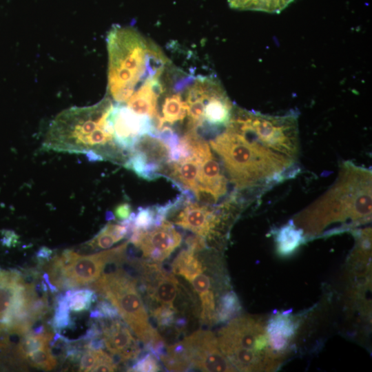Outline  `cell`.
I'll return each instance as SVG.
<instances>
[{"mask_svg":"<svg viewBox=\"0 0 372 372\" xmlns=\"http://www.w3.org/2000/svg\"><path fill=\"white\" fill-rule=\"evenodd\" d=\"M371 171L346 161L334 183L300 212L293 223L305 239L369 223L371 218Z\"/></svg>","mask_w":372,"mask_h":372,"instance_id":"cell-1","label":"cell"},{"mask_svg":"<svg viewBox=\"0 0 372 372\" xmlns=\"http://www.w3.org/2000/svg\"><path fill=\"white\" fill-rule=\"evenodd\" d=\"M114 104L105 97L87 107H72L51 122L43 148L59 152L85 154L94 151L104 160L123 164L127 158L114 142L110 114Z\"/></svg>","mask_w":372,"mask_h":372,"instance_id":"cell-2","label":"cell"},{"mask_svg":"<svg viewBox=\"0 0 372 372\" xmlns=\"http://www.w3.org/2000/svg\"><path fill=\"white\" fill-rule=\"evenodd\" d=\"M237 191L265 187L291 175L296 164L229 124L209 142Z\"/></svg>","mask_w":372,"mask_h":372,"instance_id":"cell-3","label":"cell"},{"mask_svg":"<svg viewBox=\"0 0 372 372\" xmlns=\"http://www.w3.org/2000/svg\"><path fill=\"white\" fill-rule=\"evenodd\" d=\"M108 93L126 103L147 81L160 76L169 61L152 41L131 27L114 25L107 37Z\"/></svg>","mask_w":372,"mask_h":372,"instance_id":"cell-4","label":"cell"},{"mask_svg":"<svg viewBox=\"0 0 372 372\" xmlns=\"http://www.w3.org/2000/svg\"><path fill=\"white\" fill-rule=\"evenodd\" d=\"M267 320L238 315L219 330V347L236 371H272L282 363L271 347Z\"/></svg>","mask_w":372,"mask_h":372,"instance_id":"cell-5","label":"cell"},{"mask_svg":"<svg viewBox=\"0 0 372 372\" xmlns=\"http://www.w3.org/2000/svg\"><path fill=\"white\" fill-rule=\"evenodd\" d=\"M117 266L89 285L116 307L121 317L143 343L145 351L157 353L166 344L149 322L137 279L121 266Z\"/></svg>","mask_w":372,"mask_h":372,"instance_id":"cell-6","label":"cell"},{"mask_svg":"<svg viewBox=\"0 0 372 372\" xmlns=\"http://www.w3.org/2000/svg\"><path fill=\"white\" fill-rule=\"evenodd\" d=\"M229 125L265 147L297 161L299 150L298 114H262L234 106Z\"/></svg>","mask_w":372,"mask_h":372,"instance_id":"cell-7","label":"cell"},{"mask_svg":"<svg viewBox=\"0 0 372 372\" xmlns=\"http://www.w3.org/2000/svg\"><path fill=\"white\" fill-rule=\"evenodd\" d=\"M189 198H185L171 211L176 213L173 216V223L205 238L218 235V230L229 218L233 204L227 200L220 205L212 207L191 202Z\"/></svg>","mask_w":372,"mask_h":372,"instance_id":"cell-8","label":"cell"},{"mask_svg":"<svg viewBox=\"0 0 372 372\" xmlns=\"http://www.w3.org/2000/svg\"><path fill=\"white\" fill-rule=\"evenodd\" d=\"M129 240L114 248L90 255H79L65 249L60 255L66 277L74 288L89 285L96 280L108 264L121 265L126 258Z\"/></svg>","mask_w":372,"mask_h":372,"instance_id":"cell-9","label":"cell"},{"mask_svg":"<svg viewBox=\"0 0 372 372\" xmlns=\"http://www.w3.org/2000/svg\"><path fill=\"white\" fill-rule=\"evenodd\" d=\"M31 290L17 270L0 269V322L11 333L15 325L32 321L28 304Z\"/></svg>","mask_w":372,"mask_h":372,"instance_id":"cell-10","label":"cell"},{"mask_svg":"<svg viewBox=\"0 0 372 372\" xmlns=\"http://www.w3.org/2000/svg\"><path fill=\"white\" fill-rule=\"evenodd\" d=\"M192 369L203 371H236L222 353L214 333L198 329L181 340Z\"/></svg>","mask_w":372,"mask_h":372,"instance_id":"cell-11","label":"cell"},{"mask_svg":"<svg viewBox=\"0 0 372 372\" xmlns=\"http://www.w3.org/2000/svg\"><path fill=\"white\" fill-rule=\"evenodd\" d=\"M128 238L130 243L139 249L143 257L158 263L168 258L182 241L180 234L167 220L146 231L132 229Z\"/></svg>","mask_w":372,"mask_h":372,"instance_id":"cell-12","label":"cell"},{"mask_svg":"<svg viewBox=\"0 0 372 372\" xmlns=\"http://www.w3.org/2000/svg\"><path fill=\"white\" fill-rule=\"evenodd\" d=\"M116 144L130 154L136 141L144 135H156L152 118L136 114L124 103H116L110 114Z\"/></svg>","mask_w":372,"mask_h":372,"instance_id":"cell-13","label":"cell"},{"mask_svg":"<svg viewBox=\"0 0 372 372\" xmlns=\"http://www.w3.org/2000/svg\"><path fill=\"white\" fill-rule=\"evenodd\" d=\"M105 346L116 359L117 364L136 360L141 353V349L133 336L127 324L120 318L99 319Z\"/></svg>","mask_w":372,"mask_h":372,"instance_id":"cell-14","label":"cell"},{"mask_svg":"<svg viewBox=\"0 0 372 372\" xmlns=\"http://www.w3.org/2000/svg\"><path fill=\"white\" fill-rule=\"evenodd\" d=\"M299 326L298 318L286 313H275L267 317V329L271 347L283 362L292 349Z\"/></svg>","mask_w":372,"mask_h":372,"instance_id":"cell-15","label":"cell"},{"mask_svg":"<svg viewBox=\"0 0 372 372\" xmlns=\"http://www.w3.org/2000/svg\"><path fill=\"white\" fill-rule=\"evenodd\" d=\"M162 74L143 84L126 102L136 114L148 116L153 121L158 116V98L163 90Z\"/></svg>","mask_w":372,"mask_h":372,"instance_id":"cell-16","label":"cell"},{"mask_svg":"<svg viewBox=\"0 0 372 372\" xmlns=\"http://www.w3.org/2000/svg\"><path fill=\"white\" fill-rule=\"evenodd\" d=\"M163 94L165 96L162 104V116H158L154 121L156 132L163 126L173 125L177 122L183 121L187 116V105L177 83H174L172 91L169 92L163 79Z\"/></svg>","mask_w":372,"mask_h":372,"instance_id":"cell-17","label":"cell"},{"mask_svg":"<svg viewBox=\"0 0 372 372\" xmlns=\"http://www.w3.org/2000/svg\"><path fill=\"white\" fill-rule=\"evenodd\" d=\"M191 283L200 300L202 322L207 325L217 324L216 314L219 300L216 298L222 296H219V292L214 291L211 277L203 272L196 276Z\"/></svg>","mask_w":372,"mask_h":372,"instance_id":"cell-18","label":"cell"},{"mask_svg":"<svg viewBox=\"0 0 372 372\" xmlns=\"http://www.w3.org/2000/svg\"><path fill=\"white\" fill-rule=\"evenodd\" d=\"M198 185L213 192L219 198L227 191V179L218 161L211 151L200 160L198 172Z\"/></svg>","mask_w":372,"mask_h":372,"instance_id":"cell-19","label":"cell"},{"mask_svg":"<svg viewBox=\"0 0 372 372\" xmlns=\"http://www.w3.org/2000/svg\"><path fill=\"white\" fill-rule=\"evenodd\" d=\"M167 175L181 189L193 191L198 185L200 161L189 156L176 162L169 163Z\"/></svg>","mask_w":372,"mask_h":372,"instance_id":"cell-20","label":"cell"},{"mask_svg":"<svg viewBox=\"0 0 372 372\" xmlns=\"http://www.w3.org/2000/svg\"><path fill=\"white\" fill-rule=\"evenodd\" d=\"M171 267L174 274L181 276L189 282L205 269L196 252L188 249H183L177 255Z\"/></svg>","mask_w":372,"mask_h":372,"instance_id":"cell-21","label":"cell"},{"mask_svg":"<svg viewBox=\"0 0 372 372\" xmlns=\"http://www.w3.org/2000/svg\"><path fill=\"white\" fill-rule=\"evenodd\" d=\"M128 227L121 222L118 224L108 223L84 245L91 249H107L124 238L128 237Z\"/></svg>","mask_w":372,"mask_h":372,"instance_id":"cell-22","label":"cell"},{"mask_svg":"<svg viewBox=\"0 0 372 372\" xmlns=\"http://www.w3.org/2000/svg\"><path fill=\"white\" fill-rule=\"evenodd\" d=\"M303 231L293 221L282 227L276 236L277 251L280 255L291 254L304 241Z\"/></svg>","mask_w":372,"mask_h":372,"instance_id":"cell-23","label":"cell"},{"mask_svg":"<svg viewBox=\"0 0 372 372\" xmlns=\"http://www.w3.org/2000/svg\"><path fill=\"white\" fill-rule=\"evenodd\" d=\"M294 0H228L230 8L240 10L279 13Z\"/></svg>","mask_w":372,"mask_h":372,"instance_id":"cell-24","label":"cell"},{"mask_svg":"<svg viewBox=\"0 0 372 372\" xmlns=\"http://www.w3.org/2000/svg\"><path fill=\"white\" fill-rule=\"evenodd\" d=\"M53 336V333L50 331H46L40 335H33L28 332L24 335L16 348L15 355L19 361H25L27 356L30 353L45 345H48Z\"/></svg>","mask_w":372,"mask_h":372,"instance_id":"cell-25","label":"cell"},{"mask_svg":"<svg viewBox=\"0 0 372 372\" xmlns=\"http://www.w3.org/2000/svg\"><path fill=\"white\" fill-rule=\"evenodd\" d=\"M165 220L158 205L140 207L135 213L132 229L146 231L159 225Z\"/></svg>","mask_w":372,"mask_h":372,"instance_id":"cell-26","label":"cell"},{"mask_svg":"<svg viewBox=\"0 0 372 372\" xmlns=\"http://www.w3.org/2000/svg\"><path fill=\"white\" fill-rule=\"evenodd\" d=\"M242 307L240 302L232 290L224 293L220 298L217 307V323L229 321L239 315Z\"/></svg>","mask_w":372,"mask_h":372,"instance_id":"cell-27","label":"cell"},{"mask_svg":"<svg viewBox=\"0 0 372 372\" xmlns=\"http://www.w3.org/2000/svg\"><path fill=\"white\" fill-rule=\"evenodd\" d=\"M70 310L65 294L59 293L55 300L54 313L50 322L54 332L60 333L61 331L70 328L73 325Z\"/></svg>","mask_w":372,"mask_h":372,"instance_id":"cell-28","label":"cell"},{"mask_svg":"<svg viewBox=\"0 0 372 372\" xmlns=\"http://www.w3.org/2000/svg\"><path fill=\"white\" fill-rule=\"evenodd\" d=\"M70 309L74 312H82L88 310L92 303L97 300L94 290L90 289H68L65 293Z\"/></svg>","mask_w":372,"mask_h":372,"instance_id":"cell-29","label":"cell"},{"mask_svg":"<svg viewBox=\"0 0 372 372\" xmlns=\"http://www.w3.org/2000/svg\"><path fill=\"white\" fill-rule=\"evenodd\" d=\"M30 366L38 369L51 370L57 364L56 359L48 345L30 353L25 360Z\"/></svg>","mask_w":372,"mask_h":372,"instance_id":"cell-30","label":"cell"},{"mask_svg":"<svg viewBox=\"0 0 372 372\" xmlns=\"http://www.w3.org/2000/svg\"><path fill=\"white\" fill-rule=\"evenodd\" d=\"M151 314L158 326L163 329L175 324L177 310L167 306H159L150 310Z\"/></svg>","mask_w":372,"mask_h":372,"instance_id":"cell-31","label":"cell"},{"mask_svg":"<svg viewBox=\"0 0 372 372\" xmlns=\"http://www.w3.org/2000/svg\"><path fill=\"white\" fill-rule=\"evenodd\" d=\"M90 318L99 319H118L121 316L116 307L106 299L101 298L95 309L90 311Z\"/></svg>","mask_w":372,"mask_h":372,"instance_id":"cell-32","label":"cell"},{"mask_svg":"<svg viewBox=\"0 0 372 372\" xmlns=\"http://www.w3.org/2000/svg\"><path fill=\"white\" fill-rule=\"evenodd\" d=\"M158 360L150 352L146 353L129 368L130 371L136 372H156L161 371Z\"/></svg>","mask_w":372,"mask_h":372,"instance_id":"cell-33","label":"cell"},{"mask_svg":"<svg viewBox=\"0 0 372 372\" xmlns=\"http://www.w3.org/2000/svg\"><path fill=\"white\" fill-rule=\"evenodd\" d=\"M98 351L96 362L91 371H114L117 369V364L113 358L102 349H99Z\"/></svg>","mask_w":372,"mask_h":372,"instance_id":"cell-34","label":"cell"},{"mask_svg":"<svg viewBox=\"0 0 372 372\" xmlns=\"http://www.w3.org/2000/svg\"><path fill=\"white\" fill-rule=\"evenodd\" d=\"M98 350L86 349L80 358V371H91L94 366L97 358Z\"/></svg>","mask_w":372,"mask_h":372,"instance_id":"cell-35","label":"cell"},{"mask_svg":"<svg viewBox=\"0 0 372 372\" xmlns=\"http://www.w3.org/2000/svg\"><path fill=\"white\" fill-rule=\"evenodd\" d=\"M185 244L187 249L196 253L207 248L206 239L196 234L187 236L185 239Z\"/></svg>","mask_w":372,"mask_h":372,"instance_id":"cell-36","label":"cell"},{"mask_svg":"<svg viewBox=\"0 0 372 372\" xmlns=\"http://www.w3.org/2000/svg\"><path fill=\"white\" fill-rule=\"evenodd\" d=\"M102 336V330L99 323H93L90 328L86 331L84 335L80 337L78 340L81 342H87L90 340Z\"/></svg>","mask_w":372,"mask_h":372,"instance_id":"cell-37","label":"cell"},{"mask_svg":"<svg viewBox=\"0 0 372 372\" xmlns=\"http://www.w3.org/2000/svg\"><path fill=\"white\" fill-rule=\"evenodd\" d=\"M131 213V206L127 203L118 205L114 209V214L115 217L121 221L127 219Z\"/></svg>","mask_w":372,"mask_h":372,"instance_id":"cell-38","label":"cell"},{"mask_svg":"<svg viewBox=\"0 0 372 372\" xmlns=\"http://www.w3.org/2000/svg\"><path fill=\"white\" fill-rule=\"evenodd\" d=\"M53 251L49 247L43 246L36 252V258L40 265L47 263L52 257Z\"/></svg>","mask_w":372,"mask_h":372,"instance_id":"cell-39","label":"cell"},{"mask_svg":"<svg viewBox=\"0 0 372 372\" xmlns=\"http://www.w3.org/2000/svg\"><path fill=\"white\" fill-rule=\"evenodd\" d=\"M105 342L103 336L94 338L84 345L85 349L99 350L105 347Z\"/></svg>","mask_w":372,"mask_h":372,"instance_id":"cell-40","label":"cell"},{"mask_svg":"<svg viewBox=\"0 0 372 372\" xmlns=\"http://www.w3.org/2000/svg\"><path fill=\"white\" fill-rule=\"evenodd\" d=\"M5 238H3V244L6 245L7 246L10 247L12 245H14L16 242H17V240L19 238V236L15 234L14 231H6Z\"/></svg>","mask_w":372,"mask_h":372,"instance_id":"cell-41","label":"cell"},{"mask_svg":"<svg viewBox=\"0 0 372 372\" xmlns=\"http://www.w3.org/2000/svg\"><path fill=\"white\" fill-rule=\"evenodd\" d=\"M85 154L87 160L90 162L104 161L103 158L101 156L94 152V151H88Z\"/></svg>","mask_w":372,"mask_h":372,"instance_id":"cell-42","label":"cell"},{"mask_svg":"<svg viewBox=\"0 0 372 372\" xmlns=\"http://www.w3.org/2000/svg\"><path fill=\"white\" fill-rule=\"evenodd\" d=\"M47 330H46L45 326L39 325L34 328L32 330L30 329L29 332L33 335H40V334L44 333Z\"/></svg>","mask_w":372,"mask_h":372,"instance_id":"cell-43","label":"cell"},{"mask_svg":"<svg viewBox=\"0 0 372 372\" xmlns=\"http://www.w3.org/2000/svg\"><path fill=\"white\" fill-rule=\"evenodd\" d=\"M114 218V214H112V212L111 211H107L106 213V219L107 220H112Z\"/></svg>","mask_w":372,"mask_h":372,"instance_id":"cell-44","label":"cell"}]
</instances>
